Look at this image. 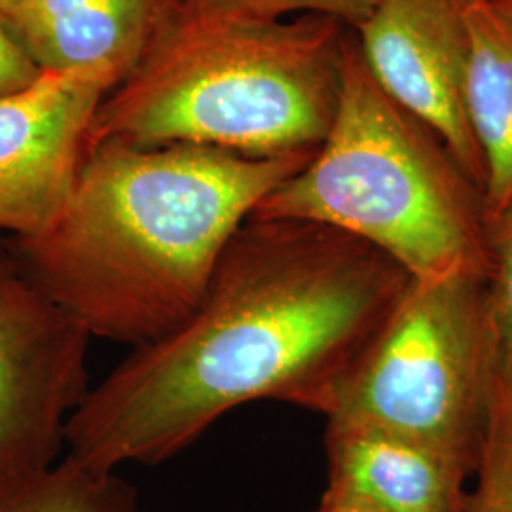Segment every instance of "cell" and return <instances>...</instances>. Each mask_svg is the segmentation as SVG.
<instances>
[{
    "label": "cell",
    "instance_id": "d6986e66",
    "mask_svg": "<svg viewBox=\"0 0 512 512\" xmlns=\"http://www.w3.org/2000/svg\"><path fill=\"white\" fill-rule=\"evenodd\" d=\"M507 2H509V4H511V6H512V0H507Z\"/></svg>",
    "mask_w": 512,
    "mask_h": 512
},
{
    "label": "cell",
    "instance_id": "2e32d148",
    "mask_svg": "<svg viewBox=\"0 0 512 512\" xmlns=\"http://www.w3.org/2000/svg\"><path fill=\"white\" fill-rule=\"evenodd\" d=\"M42 73L10 31L8 21L0 18V97L29 88Z\"/></svg>",
    "mask_w": 512,
    "mask_h": 512
},
{
    "label": "cell",
    "instance_id": "9a60e30c",
    "mask_svg": "<svg viewBox=\"0 0 512 512\" xmlns=\"http://www.w3.org/2000/svg\"><path fill=\"white\" fill-rule=\"evenodd\" d=\"M186 8L211 14L281 21L291 14L332 18L359 27L378 0H179Z\"/></svg>",
    "mask_w": 512,
    "mask_h": 512
},
{
    "label": "cell",
    "instance_id": "5b68a950",
    "mask_svg": "<svg viewBox=\"0 0 512 512\" xmlns=\"http://www.w3.org/2000/svg\"><path fill=\"white\" fill-rule=\"evenodd\" d=\"M484 283L412 279L334 387L327 421L414 440L475 475L494 387Z\"/></svg>",
    "mask_w": 512,
    "mask_h": 512
},
{
    "label": "cell",
    "instance_id": "ac0fdd59",
    "mask_svg": "<svg viewBox=\"0 0 512 512\" xmlns=\"http://www.w3.org/2000/svg\"><path fill=\"white\" fill-rule=\"evenodd\" d=\"M19 0H0V18L8 19L18 8Z\"/></svg>",
    "mask_w": 512,
    "mask_h": 512
},
{
    "label": "cell",
    "instance_id": "5bb4252c",
    "mask_svg": "<svg viewBox=\"0 0 512 512\" xmlns=\"http://www.w3.org/2000/svg\"><path fill=\"white\" fill-rule=\"evenodd\" d=\"M465 512H512V401L492 395Z\"/></svg>",
    "mask_w": 512,
    "mask_h": 512
},
{
    "label": "cell",
    "instance_id": "52a82bcc",
    "mask_svg": "<svg viewBox=\"0 0 512 512\" xmlns=\"http://www.w3.org/2000/svg\"><path fill=\"white\" fill-rule=\"evenodd\" d=\"M357 31L382 92L439 139L482 194L484 164L467 114L465 0H378Z\"/></svg>",
    "mask_w": 512,
    "mask_h": 512
},
{
    "label": "cell",
    "instance_id": "ba28073f",
    "mask_svg": "<svg viewBox=\"0 0 512 512\" xmlns=\"http://www.w3.org/2000/svg\"><path fill=\"white\" fill-rule=\"evenodd\" d=\"M93 73H42L0 97V234H46L73 196L93 116L112 92Z\"/></svg>",
    "mask_w": 512,
    "mask_h": 512
},
{
    "label": "cell",
    "instance_id": "30bf717a",
    "mask_svg": "<svg viewBox=\"0 0 512 512\" xmlns=\"http://www.w3.org/2000/svg\"><path fill=\"white\" fill-rule=\"evenodd\" d=\"M325 494L376 512H465L471 473L391 433L327 421Z\"/></svg>",
    "mask_w": 512,
    "mask_h": 512
},
{
    "label": "cell",
    "instance_id": "8992f818",
    "mask_svg": "<svg viewBox=\"0 0 512 512\" xmlns=\"http://www.w3.org/2000/svg\"><path fill=\"white\" fill-rule=\"evenodd\" d=\"M90 334L0 238V475L54 465L90 385Z\"/></svg>",
    "mask_w": 512,
    "mask_h": 512
},
{
    "label": "cell",
    "instance_id": "6da1fadb",
    "mask_svg": "<svg viewBox=\"0 0 512 512\" xmlns=\"http://www.w3.org/2000/svg\"><path fill=\"white\" fill-rule=\"evenodd\" d=\"M410 283L346 232L249 217L183 325L131 349L88 389L67 421V458L103 473L156 465L255 401L323 414Z\"/></svg>",
    "mask_w": 512,
    "mask_h": 512
},
{
    "label": "cell",
    "instance_id": "9c48e42d",
    "mask_svg": "<svg viewBox=\"0 0 512 512\" xmlns=\"http://www.w3.org/2000/svg\"><path fill=\"white\" fill-rule=\"evenodd\" d=\"M179 0H19L8 21L44 73H93L114 88L139 65Z\"/></svg>",
    "mask_w": 512,
    "mask_h": 512
},
{
    "label": "cell",
    "instance_id": "7a4b0ae2",
    "mask_svg": "<svg viewBox=\"0 0 512 512\" xmlns=\"http://www.w3.org/2000/svg\"><path fill=\"white\" fill-rule=\"evenodd\" d=\"M313 154L101 145L54 226L8 239L25 272L90 338L141 348L194 313L239 226Z\"/></svg>",
    "mask_w": 512,
    "mask_h": 512
},
{
    "label": "cell",
    "instance_id": "277c9868",
    "mask_svg": "<svg viewBox=\"0 0 512 512\" xmlns=\"http://www.w3.org/2000/svg\"><path fill=\"white\" fill-rule=\"evenodd\" d=\"M251 217L336 228L418 281L488 274L480 190L439 139L382 92L348 40L327 139Z\"/></svg>",
    "mask_w": 512,
    "mask_h": 512
},
{
    "label": "cell",
    "instance_id": "3957f363",
    "mask_svg": "<svg viewBox=\"0 0 512 512\" xmlns=\"http://www.w3.org/2000/svg\"><path fill=\"white\" fill-rule=\"evenodd\" d=\"M340 21H264L181 2L88 131L101 145H196L247 158L313 154L334 122L346 38Z\"/></svg>",
    "mask_w": 512,
    "mask_h": 512
},
{
    "label": "cell",
    "instance_id": "7c38bea8",
    "mask_svg": "<svg viewBox=\"0 0 512 512\" xmlns=\"http://www.w3.org/2000/svg\"><path fill=\"white\" fill-rule=\"evenodd\" d=\"M0 512H141L135 488L116 473L74 459L38 471L0 475Z\"/></svg>",
    "mask_w": 512,
    "mask_h": 512
},
{
    "label": "cell",
    "instance_id": "8fae6325",
    "mask_svg": "<svg viewBox=\"0 0 512 512\" xmlns=\"http://www.w3.org/2000/svg\"><path fill=\"white\" fill-rule=\"evenodd\" d=\"M469 29L467 114L484 164L486 220L512 205V6L465 0Z\"/></svg>",
    "mask_w": 512,
    "mask_h": 512
},
{
    "label": "cell",
    "instance_id": "4fadbf2b",
    "mask_svg": "<svg viewBox=\"0 0 512 512\" xmlns=\"http://www.w3.org/2000/svg\"><path fill=\"white\" fill-rule=\"evenodd\" d=\"M486 311L494 348L492 393L512 399V205L488 222Z\"/></svg>",
    "mask_w": 512,
    "mask_h": 512
},
{
    "label": "cell",
    "instance_id": "e0dca14e",
    "mask_svg": "<svg viewBox=\"0 0 512 512\" xmlns=\"http://www.w3.org/2000/svg\"><path fill=\"white\" fill-rule=\"evenodd\" d=\"M311 512H376L372 509H366L363 505L351 503L340 497H332V495L323 494L319 505Z\"/></svg>",
    "mask_w": 512,
    "mask_h": 512
}]
</instances>
